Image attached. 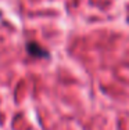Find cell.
<instances>
[{
  "mask_svg": "<svg viewBox=\"0 0 129 130\" xmlns=\"http://www.w3.org/2000/svg\"><path fill=\"white\" fill-rule=\"evenodd\" d=\"M26 50H28V53L31 55H33V57H39V58H47L49 57L47 50H45L42 46H39L38 43H35V42H29L28 44H26Z\"/></svg>",
  "mask_w": 129,
  "mask_h": 130,
  "instance_id": "6da1fadb",
  "label": "cell"
},
{
  "mask_svg": "<svg viewBox=\"0 0 129 130\" xmlns=\"http://www.w3.org/2000/svg\"><path fill=\"white\" fill-rule=\"evenodd\" d=\"M0 17H2V13H0Z\"/></svg>",
  "mask_w": 129,
  "mask_h": 130,
  "instance_id": "7a4b0ae2",
  "label": "cell"
}]
</instances>
